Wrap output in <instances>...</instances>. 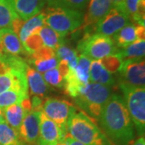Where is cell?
Returning <instances> with one entry per match:
<instances>
[{"label":"cell","mask_w":145,"mask_h":145,"mask_svg":"<svg viewBox=\"0 0 145 145\" xmlns=\"http://www.w3.org/2000/svg\"><path fill=\"white\" fill-rule=\"evenodd\" d=\"M103 133L113 145H129L135 140V131L123 99L111 94L99 118Z\"/></svg>","instance_id":"6da1fadb"},{"label":"cell","mask_w":145,"mask_h":145,"mask_svg":"<svg viewBox=\"0 0 145 145\" xmlns=\"http://www.w3.org/2000/svg\"><path fill=\"white\" fill-rule=\"evenodd\" d=\"M67 130L72 139L85 145H113L94 120L83 111H74L68 120Z\"/></svg>","instance_id":"7a4b0ae2"},{"label":"cell","mask_w":145,"mask_h":145,"mask_svg":"<svg viewBox=\"0 0 145 145\" xmlns=\"http://www.w3.org/2000/svg\"><path fill=\"white\" fill-rule=\"evenodd\" d=\"M43 12L44 14V24L63 37L78 30L82 25L84 15L80 10L48 7Z\"/></svg>","instance_id":"3957f363"},{"label":"cell","mask_w":145,"mask_h":145,"mask_svg":"<svg viewBox=\"0 0 145 145\" xmlns=\"http://www.w3.org/2000/svg\"><path fill=\"white\" fill-rule=\"evenodd\" d=\"M111 96V89L97 83L89 82L85 86L78 96L73 99L85 113L92 119H99L103 108Z\"/></svg>","instance_id":"277c9868"},{"label":"cell","mask_w":145,"mask_h":145,"mask_svg":"<svg viewBox=\"0 0 145 145\" xmlns=\"http://www.w3.org/2000/svg\"><path fill=\"white\" fill-rule=\"evenodd\" d=\"M123 95L126 106L128 110L133 126L138 134L144 135L145 130V89L119 85Z\"/></svg>","instance_id":"5b68a950"},{"label":"cell","mask_w":145,"mask_h":145,"mask_svg":"<svg viewBox=\"0 0 145 145\" xmlns=\"http://www.w3.org/2000/svg\"><path fill=\"white\" fill-rule=\"evenodd\" d=\"M78 50L88 58L101 60L109 55L118 52L113 40L110 36L89 32H86L78 44Z\"/></svg>","instance_id":"8992f818"},{"label":"cell","mask_w":145,"mask_h":145,"mask_svg":"<svg viewBox=\"0 0 145 145\" xmlns=\"http://www.w3.org/2000/svg\"><path fill=\"white\" fill-rule=\"evenodd\" d=\"M76 110V108L68 101L57 99H46L42 109V112L56 123L65 135L68 133V120Z\"/></svg>","instance_id":"52a82bcc"},{"label":"cell","mask_w":145,"mask_h":145,"mask_svg":"<svg viewBox=\"0 0 145 145\" xmlns=\"http://www.w3.org/2000/svg\"><path fill=\"white\" fill-rule=\"evenodd\" d=\"M119 72V85L144 88V58L123 60Z\"/></svg>","instance_id":"ba28073f"},{"label":"cell","mask_w":145,"mask_h":145,"mask_svg":"<svg viewBox=\"0 0 145 145\" xmlns=\"http://www.w3.org/2000/svg\"><path fill=\"white\" fill-rule=\"evenodd\" d=\"M131 24V20L124 12L117 8H111L108 13L94 24L95 33L113 36L116 32Z\"/></svg>","instance_id":"9c48e42d"},{"label":"cell","mask_w":145,"mask_h":145,"mask_svg":"<svg viewBox=\"0 0 145 145\" xmlns=\"http://www.w3.org/2000/svg\"><path fill=\"white\" fill-rule=\"evenodd\" d=\"M40 134L37 145H56L64 140L65 134L52 120L48 119L43 112L40 113Z\"/></svg>","instance_id":"30bf717a"},{"label":"cell","mask_w":145,"mask_h":145,"mask_svg":"<svg viewBox=\"0 0 145 145\" xmlns=\"http://www.w3.org/2000/svg\"><path fill=\"white\" fill-rule=\"evenodd\" d=\"M41 112V111H40ZM31 110L26 114L19 130L21 140L27 145L37 144L40 134V113Z\"/></svg>","instance_id":"8fae6325"},{"label":"cell","mask_w":145,"mask_h":145,"mask_svg":"<svg viewBox=\"0 0 145 145\" xmlns=\"http://www.w3.org/2000/svg\"><path fill=\"white\" fill-rule=\"evenodd\" d=\"M17 16L24 21L39 14L47 0H7Z\"/></svg>","instance_id":"7c38bea8"},{"label":"cell","mask_w":145,"mask_h":145,"mask_svg":"<svg viewBox=\"0 0 145 145\" xmlns=\"http://www.w3.org/2000/svg\"><path fill=\"white\" fill-rule=\"evenodd\" d=\"M110 0H90L89 8L82 23L83 28L94 25L111 9Z\"/></svg>","instance_id":"4fadbf2b"},{"label":"cell","mask_w":145,"mask_h":145,"mask_svg":"<svg viewBox=\"0 0 145 145\" xmlns=\"http://www.w3.org/2000/svg\"><path fill=\"white\" fill-rule=\"evenodd\" d=\"M0 38L3 40L5 51L7 54L16 57H20V55H27L19 36L11 29H0Z\"/></svg>","instance_id":"5bb4252c"},{"label":"cell","mask_w":145,"mask_h":145,"mask_svg":"<svg viewBox=\"0 0 145 145\" xmlns=\"http://www.w3.org/2000/svg\"><path fill=\"white\" fill-rule=\"evenodd\" d=\"M117 9L127 15L131 21L144 26L145 0H123L122 6Z\"/></svg>","instance_id":"9a60e30c"},{"label":"cell","mask_w":145,"mask_h":145,"mask_svg":"<svg viewBox=\"0 0 145 145\" xmlns=\"http://www.w3.org/2000/svg\"><path fill=\"white\" fill-rule=\"evenodd\" d=\"M89 82L97 83L105 86H112L115 83V80L102 65L100 60H93L89 65Z\"/></svg>","instance_id":"2e32d148"},{"label":"cell","mask_w":145,"mask_h":145,"mask_svg":"<svg viewBox=\"0 0 145 145\" xmlns=\"http://www.w3.org/2000/svg\"><path fill=\"white\" fill-rule=\"evenodd\" d=\"M26 78L27 86L30 89L31 94L40 98L45 96L48 91V85L40 72H37L36 69L28 65L26 69Z\"/></svg>","instance_id":"e0dca14e"},{"label":"cell","mask_w":145,"mask_h":145,"mask_svg":"<svg viewBox=\"0 0 145 145\" xmlns=\"http://www.w3.org/2000/svg\"><path fill=\"white\" fill-rule=\"evenodd\" d=\"M3 110V114L7 123L19 134V130L23 119L27 114L21 106L20 103L14 104Z\"/></svg>","instance_id":"ac0fdd59"},{"label":"cell","mask_w":145,"mask_h":145,"mask_svg":"<svg viewBox=\"0 0 145 145\" xmlns=\"http://www.w3.org/2000/svg\"><path fill=\"white\" fill-rule=\"evenodd\" d=\"M135 40V25L131 23L113 35V41L119 49L124 48Z\"/></svg>","instance_id":"d6986e66"},{"label":"cell","mask_w":145,"mask_h":145,"mask_svg":"<svg viewBox=\"0 0 145 145\" xmlns=\"http://www.w3.org/2000/svg\"><path fill=\"white\" fill-rule=\"evenodd\" d=\"M44 25V12H40L36 16H32L29 20L24 22L20 31V40L22 44L26 40L28 36L34 31L40 29Z\"/></svg>","instance_id":"ffe728a7"},{"label":"cell","mask_w":145,"mask_h":145,"mask_svg":"<svg viewBox=\"0 0 145 145\" xmlns=\"http://www.w3.org/2000/svg\"><path fill=\"white\" fill-rule=\"evenodd\" d=\"M0 145H27L5 120L0 123Z\"/></svg>","instance_id":"44dd1931"},{"label":"cell","mask_w":145,"mask_h":145,"mask_svg":"<svg viewBox=\"0 0 145 145\" xmlns=\"http://www.w3.org/2000/svg\"><path fill=\"white\" fill-rule=\"evenodd\" d=\"M39 34L41 37L44 45L51 48L54 50L64 44L65 37L60 36L57 32L45 24L40 28Z\"/></svg>","instance_id":"7402d4cb"},{"label":"cell","mask_w":145,"mask_h":145,"mask_svg":"<svg viewBox=\"0 0 145 145\" xmlns=\"http://www.w3.org/2000/svg\"><path fill=\"white\" fill-rule=\"evenodd\" d=\"M118 52L121 55L123 60L144 58L145 40H136L132 44H129L124 48L119 49Z\"/></svg>","instance_id":"603a6c76"},{"label":"cell","mask_w":145,"mask_h":145,"mask_svg":"<svg viewBox=\"0 0 145 145\" xmlns=\"http://www.w3.org/2000/svg\"><path fill=\"white\" fill-rule=\"evenodd\" d=\"M28 92L22 90L10 89L0 93V108L4 109L14 104L20 103L26 98H28Z\"/></svg>","instance_id":"cb8c5ba5"},{"label":"cell","mask_w":145,"mask_h":145,"mask_svg":"<svg viewBox=\"0 0 145 145\" xmlns=\"http://www.w3.org/2000/svg\"><path fill=\"white\" fill-rule=\"evenodd\" d=\"M18 17L7 0H0V27L10 29L12 21Z\"/></svg>","instance_id":"d4e9b609"},{"label":"cell","mask_w":145,"mask_h":145,"mask_svg":"<svg viewBox=\"0 0 145 145\" xmlns=\"http://www.w3.org/2000/svg\"><path fill=\"white\" fill-rule=\"evenodd\" d=\"M56 57L58 60L67 61L69 67L71 69H76L78 62V56L77 51L70 48L69 47L63 44L55 50Z\"/></svg>","instance_id":"484cf974"},{"label":"cell","mask_w":145,"mask_h":145,"mask_svg":"<svg viewBox=\"0 0 145 145\" xmlns=\"http://www.w3.org/2000/svg\"><path fill=\"white\" fill-rule=\"evenodd\" d=\"M90 63V59L86 56L81 54L78 57V62L77 67L75 69V72L78 80L84 86H86L89 83V72Z\"/></svg>","instance_id":"4316f807"},{"label":"cell","mask_w":145,"mask_h":145,"mask_svg":"<svg viewBox=\"0 0 145 145\" xmlns=\"http://www.w3.org/2000/svg\"><path fill=\"white\" fill-rule=\"evenodd\" d=\"M26 62L28 65H33V67L36 69L37 72H45L54 68H57L59 60L57 57L44 59V60H31L30 58H27Z\"/></svg>","instance_id":"83f0119b"},{"label":"cell","mask_w":145,"mask_h":145,"mask_svg":"<svg viewBox=\"0 0 145 145\" xmlns=\"http://www.w3.org/2000/svg\"><path fill=\"white\" fill-rule=\"evenodd\" d=\"M40 30V29L31 33V35L27 38L26 40L23 43V47L26 52L27 55L28 56H31L33 52H36V50H38L40 48H41L44 45L41 37L39 34Z\"/></svg>","instance_id":"f1b7e54d"},{"label":"cell","mask_w":145,"mask_h":145,"mask_svg":"<svg viewBox=\"0 0 145 145\" xmlns=\"http://www.w3.org/2000/svg\"><path fill=\"white\" fill-rule=\"evenodd\" d=\"M100 61L107 72H109L110 73H114V72L119 71V69L121 67V65L123 61V59L119 52H117L116 53L104 57Z\"/></svg>","instance_id":"f546056e"},{"label":"cell","mask_w":145,"mask_h":145,"mask_svg":"<svg viewBox=\"0 0 145 145\" xmlns=\"http://www.w3.org/2000/svg\"><path fill=\"white\" fill-rule=\"evenodd\" d=\"M43 78L47 84H50L52 86H55L57 88H64L65 80H64L61 76L60 72L58 71L57 68H54L49 71L44 72Z\"/></svg>","instance_id":"4dcf8cb0"},{"label":"cell","mask_w":145,"mask_h":145,"mask_svg":"<svg viewBox=\"0 0 145 145\" xmlns=\"http://www.w3.org/2000/svg\"><path fill=\"white\" fill-rule=\"evenodd\" d=\"M89 0H57L51 7H65L72 10L82 11L86 9Z\"/></svg>","instance_id":"1f68e13d"},{"label":"cell","mask_w":145,"mask_h":145,"mask_svg":"<svg viewBox=\"0 0 145 145\" xmlns=\"http://www.w3.org/2000/svg\"><path fill=\"white\" fill-rule=\"evenodd\" d=\"M30 59L31 60H44V59H49L56 57V52L54 49L51 48L43 45L36 52H33L30 56Z\"/></svg>","instance_id":"d6a6232c"},{"label":"cell","mask_w":145,"mask_h":145,"mask_svg":"<svg viewBox=\"0 0 145 145\" xmlns=\"http://www.w3.org/2000/svg\"><path fill=\"white\" fill-rule=\"evenodd\" d=\"M57 68L59 72H60V74H61V76L62 77L64 80H65V78H67L69 73V71H70V67H69V65L67 61L60 60Z\"/></svg>","instance_id":"836d02e7"},{"label":"cell","mask_w":145,"mask_h":145,"mask_svg":"<svg viewBox=\"0 0 145 145\" xmlns=\"http://www.w3.org/2000/svg\"><path fill=\"white\" fill-rule=\"evenodd\" d=\"M31 110H34V111H38V112H40L42 111V109H43V101L40 97H38V96H33L32 99H31Z\"/></svg>","instance_id":"e575fe53"},{"label":"cell","mask_w":145,"mask_h":145,"mask_svg":"<svg viewBox=\"0 0 145 145\" xmlns=\"http://www.w3.org/2000/svg\"><path fill=\"white\" fill-rule=\"evenodd\" d=\"M24 22H25V21H24L23 20H21L20 17L16 18V19H15L14 20L12 21L10 29L14 31V32H15L18 36H19V34H20V31L21 27H22V26L24 25Z\"/></svg>","instance_id":"d590c367"},{"label":"cell","mask_w":145,"mask_h":145,"mask_svg":"<svg viewBox=\"0 0 145 145\" xmlns=\"http://www.w3.org/2000/svg\"><path fill=\"white\" fill-rule=\"evenodd\" d=\"M135 35H136V40H145L144 26L135 24Z\"/></svg>","instance_id":"8d00e7d4"},{"label":"cell","mask_w":145,"mask_h":145,"mask_svg":"<svg viewBox=\"0 0 145 145\" xmlns=\"http://www.w3.org/2000/svg\"><path fill=\"white\" fill-rule=\"evenodd\" d=\"M20 105H21V106L23 107V109L26 111L27 114L31 111V99H30L29 97L24 99V100H23V101L20 103Z\"/></svg>","instance_id":"74e56055"},{"label":"cell","mask_w":145,"mask_h":145,"mask_svg":"<svg viewBox=\"0 0 145 145\" xmlns=\"http://www.w3.org/2000/svg\"><path fill=\"white\" fill-rule=\"evenodd\" d=\"M65 143H66V144L67 145H85L83 144H82V143L77 141V140H75L74 139H72V137L69 135V133H67V135H65Z\"/></svg>","instance_id":"f35d334b"},{"label":"cell","mask_w":145,"mask_h":145,"mask_svg":"<svg viewBox=\"0 0 145 145\" xmlns=\"http://www.w3.org/2000/svg\"><path fill=\"white\" fill-rule=\"evenodd\" d=\"M129 145H145V140L144 136H141L139 139L134 140L131 144Z\"/></svg>","instance_id":"ab89813d"},{"label":"cell","mask_w":145,"mask_h":145,"mask_svg":"<svg viewBox=\"0 0 145 145\" xmlns=\"http://www.w3.org/2000/svg\"><path fill=\"white\" fill-rule=\"evenodd\" d=\"M5 119L3 118V110L0 108V123H2L3 121H4Z\"/></svg>","instance_id":"60d3db41"},{"label":"cell","mask_w":145,"mask_h":145,"mask_svg":"<svg viewBox=\"0 0 145 145\" xmlns=\"http://www.w3.org/2000/svg\"><path fill=\"white\" fill-rule=\"evenodd\" d=\"M57 0H47V3H48V7H51V6L56 2Z\"/></svg>","instance_id":"b9f144b4"},{"label":"cell","mask_w":145,"mask_h":145,"mask_svg":"<svg viewBox=\"0 0 145 145\" xmlns=\"http://www.w3.org/2000/svg\"><path fill=\"white\" fill-rule=\"evenodd\" d=\"M56 145H67V144H66V143H65V139H64V140H60L59 142H57V144Z\"/></svg>","instance_id":"7bdbcfd3"}]
</instances>
